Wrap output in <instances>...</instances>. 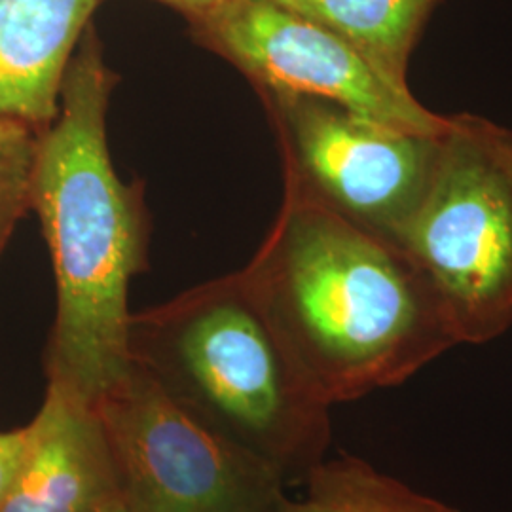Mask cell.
I'll list each match as a JSON object with an SVG mask.
<instances>
[{
	"mask_svg": "<svg viewBox=\"0 0 512 512\" xmlns=\"http://www.w3.org/2000/svg\"><path fill=\"white\" fill-rule=\"evenodd\" d=\"M241 274L329 406L403 384L458 346L433 289L397 243L293 184Z\"/></svg>",
	"mask_w": 512,
	"mask_h": 512,
	"instance_id": "1",
	"label": "cell"
},
{
	"mask_svg": "<svg viewBox=\"0 0 512 512\" xmlns=\"http://www.w3.org/2000/svg\"><path fill=\"white\" fill-rule=\"evenodd\" d=\"M114 74L93 29L80 40L61 88L59 116L38 133L33 209L54 264V329L48 384L95 403L128 376V298L145 268L141 190L110 162L107 112Z\"/></svg>",
	"mask_w": 512,
	"mask_h": 512,
	"instance_id": "2",
	"label": "cell"
},
{
	"mask_svg": "<svg viewBox=\"0 0 512 512\" xmlns=\"http://www.w3.org/2000/svg\"><path fill=\"white\" fill-rule=\"evenodd\" d=\"M133 365L217 437L285 482L330 444V406L283 346L245 277L228 275L131 315Z\"/></svg>",
	"mask_w": 512,
	"mask_h": 512,
	"instance_id": "3",
	"label": "cell"
},
{
	"mask_svg": "<svg viewBox=\"0 0 512 512\" xmlns=\"http://www.w3.org/2000/svg\"><path fill=\"white\" fill-rule=\"evenodd\" d=\"M399 247L433 289L458 346L511 329V128L471 112L448 116Z\"/></svg>",
	"mask_w": 512,
	"mask_h": 512,
	"instance_id": "4",
	"label": "cell"
},
{
	"mask_svg": "<svg viewBox=\"0 0 512 512\" xmlns=\"http://www.w3.org/2000/svg\"><path fill=\"white\" fill-rule=\"evenodd\" d=\"M93 406L126 512H274L287 497L281 476L194 420L137 365Z\"/></svg>",
	"mask_w": 512,
	"mask_h": 512,
	"instance_id": "5",
	"label": "cell"
},
{
	"mask_svg": "<svg viewBox=\"0 0 512 512\" xmlns=\"http://www.w3.org/2000/svg\"><path fill=\"white\" fill-rule=\"evenodd\" d=\"M258 93L279 139L285 183L399 245L437 164L442 133L393 128L308 95Z\"/></svg>",
	"mask_w": 512,
	"mask_h": 512,
	"instance_id": "6",
	"label": "cell"
},
{
	"mask_svg": "<svg viewBox=\"0 0 512 512\" xmlns=\"http://www.w3.org/2000/svg\"><path fill=\"white\" fill-rule=\"evenodd\" d=\"M184 16L194 37L238 67L258 92L325 99L425 135L448 126V116L387 82L344 38L277 0H217Z\"/></svg>",
	"mask_w": 512,
	"mask_h": 512,
	"instance_id": "7",
	"label": "cell"
},
{
	"mask_svg": "<svg viewBox=\"0 0 512 512\" xmlns=\"http://www.w3.org/2000/svg\"><path fill=\"white\" fill-rule=\"evenodd\" d=\"M120 480L92 403L48 384L0 512H112Z\"/></svg>",
	"mask_w": 512,
	"mask_h": 512,
	"instance_id": "8",
	"label": "cell"
},
{
	"mask_svg": "<svg viewBox=\"0 0 512 512\" xmlns=\"http://www.w3.org/2000/svg\"><path fill=\"white\" fill-rule=\"evenodd\" d=\"M99 0H0V118L46 129Z\"/></svg>",
	"mask_w": 512,
	"mask_h": 512,
	"instance_id": "9",
	"label": "cell"
},
{
	"mask_svg": "<svg viewBox=\"0 0 512 512\" xmlns=\"http://www.w3.org/2000/svg\"><path fill=\"white\" fill-rule=\"evenodd\" d=\"M351 44L401 90L410 57L440 0H277Z\"/></svg>",
	"mask_w": 512,
	"mask_h": 512,
	"instance_id": "10",
	"label": "cell"
},
{
	"mask_svg": "<svg viewBox=\"0 0 512 512\" xmlns=\"http://www.w3.org/2000/svg\"><path fill=\"white\" fill-rule=\"evenodd\" d=\"M304 482V497H285L274 512H461L353 456L323 459Z\"/></svg>",
	"mask_w": 512,
	"mask_h": 512,
	"instance_id": "11",
	"label": "cell"
},
{
	"mask_svg": "<svg viewBox=\"0 0 512 512\" xmlns=\"http://www.w3.org/2000/svg\"><path fill=\"white\" fill-rule=\"evenodd\" d=\"M37 128L0 118V255L18 220L33 207Z\"/></svg>",
	"mask_w": 512,
	"mask_h": 512,
	"instance_id": "12",
	"label": "cell"
},
{
	"mask_svg": "<svg viewBox=\"0 0 512 512\" xmlns=\"http://www.w3.org/2000/svg\"><path fill=\"white\" fill-rule=\"evenodd\" d=\"M27 444V425L14 431L0 433V507L8 494L12 480L18 473L19 463Z\"/></svg>",
	"mask_w": 512,
	"mask_h": 512,
	"instance_id": "13",
	"label": "cell"
},
{
	"mask_svg": "<svg viewBox=\"0 0 512 512\" xmlns=\"http://www.w3.org/2000/svg\"><path fill=\"white\" fill-rule=\"evenodd\" d=\"M162 2H167V4L175 6L177 10L184 12V14H188V12L205 8V6H209V4H213L217 0H162Z\"/></svg>",
	"mask_w": 512,
	"mask_h": 512,
	"instance_id": "14",
	"label": "cell"
},
{
	"mask_svg": "<svg viewBox=\"0 0 512 512\" xmlns=\"http://www.w3.org/2000/svg\"><path fill=\"white\" fill-rule=\"evenodd\" d=\"M112 512H126L124 511V507H118V509H114Z\"/></svg>",
	"mask_w": 512,
	"mask_h": 512,
	"instance_id": "15",
	"label": "cell"
}]
</instances>
